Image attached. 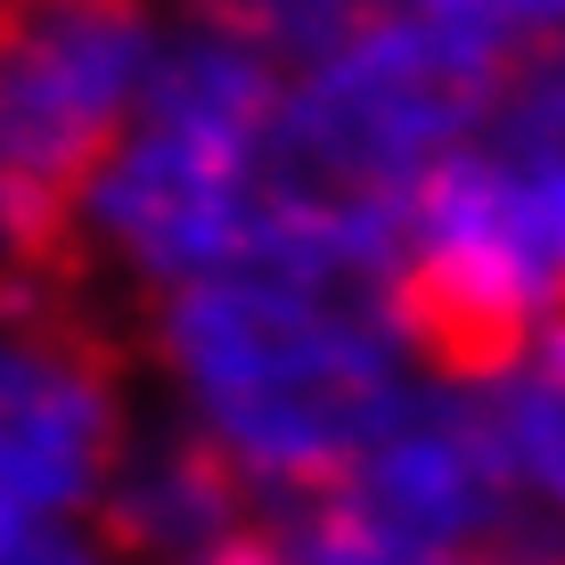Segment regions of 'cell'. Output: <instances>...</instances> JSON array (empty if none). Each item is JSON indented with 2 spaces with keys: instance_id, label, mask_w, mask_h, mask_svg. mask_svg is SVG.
<instances>
[{
  "instance_id": "obj_1",
  "label": "cell",
  "mask_w": 565,
  "mask_h": 565,
  "mask_svg": "<svg viewBox=\"0 0 565 565\" xmlns=\"http://www.w3.org/2000/svg\"><path fill=\"white\" fill-rule=\"evenodd\" d=\"M156 344L205 402L213 443L279 492H320L394 426L402 385L377 328L287 279H189L156 303Z\"/></svg>"
},
{
  "instance_id": "obj_2",
  "label": "cell",
  "mask_w": 565,
  "mask_h": 565,
  "mask_svg": "<svg viewBox=\"0 0 565 565\" xmlns=\"http://www.w3.org/2000/svg\"><path fill=\"white\" fill-rule=\"evenodd\" d=\"M148 74V0H0V296H90V198Z\"/></svg>"
},
{
  "instance_id": "obj_3",
  "label": "cell",
  "mask_w": 565,
  "mask_h": 565,
  "mask_svg": "<svg viewBox=\"0 0 565 565\" xmlns=\"http://www.w3.org/2000/svg\"><path fill=\"white\" fill-rule=\"evenodd\" d=\"M124 337L90 296H0V509H83L115 476Z\"/></svg>"
},
{
  "instance_id": "obj_4",
  "label": "cell",
  "mask_w": 565,
  "mask_h": 565,
  "mask_svg": "<svg viewBox=\"0 0 565 565\" xmlns=\"http://www.w3.org/2000/svg\"><path fill=\"white\" fill-rule=\"evenodd\" d=\"M369 516H385L394 533L426 541V550H483V541L516 533V459L500 443V418L467 394L411 402L402 394L394 426L353 459V476H337Z\"/></svg>"
},
{
  "instance_id": "obj_5",
  "label": "cell",
  "mask_w": 565,
  "mask_h": 565,
  "mask_svg": "<svg viewBox=\"0 0 565 565\" xmlns=\"http://www.w3.org/2000/svg\"><path fill=\"white\" fill-rule=\"evenodd\" d=\"M99 213L115 246L148 270H222V263L263 270V213L246 189V156L140 124V140L115 148L99 181Z\"/></svg>"
},
{
  "instance_id": "obj_6",
  "label": "cell",
  "mask_w": 565,
  "mask_h": 565,
  "mask_svg": "<svg viewBox=\"0 0 565 565\" xmlns=\"http://www.w3.org/2000/svg\"><path fill=\"white\" fill-rule=\"evenodd\" d=\"M246 516H263L255 476L222 451L213 435H172L140 459H115V483H99V533L107 550L140 565H181L205 541L238 533Z\"/></svg>"
},
{
  "instance_id": "obj_7",
  "label": "cell",
  "mask_w": 565,
  "mask_h": 565,
  "mask_svg": "<svg viewBox=\"0 0 565 565\" xmlns=\"http://www.w3.org/2000/svg\"><path fill=\"white\" fill-rule=\"evenodd\" d=\"M279 66L213 42H172L164 57H148L140 74V124L148 131H172V140H198V148H222V156H255V140L279 115Z\"/></svg>"
},
{
  "instance_id": "obj_8",
  "label": "cell",
  "mask_w": 565,
  "mask_h": 565,
  "mask_svg": "<svg viewBox=\"0 0 565 565\" xmlns=\"http://www.w3.org/2000/svg\"><path fill=\"white\" fill-rule=\"evenodd\" d=\"M189 9L213 42L263 57V66H328L385 17H402L394 0H189Z\"/></svg>"
},
{
  "instance_id": "obj_9",
  "label": "cell",
  "mask_w": 565,
  "mask_h": 565,
  "mask_svg": "<svg viewBox=\"0 0 565 565\" xmlns=\"http://www.w3.org/2000/svg\"><path fill=\"white\" fill-rule=\"evenodd\" d=\"M500 443H509L516 476H533L550 500H565V328L550 337V353H533L500 394Z\"/></svg>"
},
{
  "instance_id": "obj_10",
  "label": "cell",
  "mask_w": 565,
  "mask_h": 565,
  "mask_svg": "<svg viewBox=\"0 0 565 565\" xmlns=\"http://www.w3.org/2000/svg\"><path fill=\"white\" fill-rule=\"evenodd\" d=\"M418 17L467 33V42L509 50L516 33H533V25H565V0H418Z\"/></svg>"
},
{
  "instance_id": "obj_11",
  "label": "cell",
  "mask_w": 565,
  "mask_h": 565,
  "mask_svg": "<svg viewBox=\"0 0 565 565\" xmlns=\"http://www.w3.org/2000/svg\"><path fill=\"white\" fill-rule=\"evenodd\" d=\"M181 565H296V550H287L279 509H263V516H246L238 533L205 541V550H198V557H181Z\"/></svg>"
},
{
  "instance_id": "obj_12",
  "label": "cell",
  "mask_w": 565,
  "mask_h": 565,
  "mask_svg": "<svg viewBox=\"0 0 565 565\" xmlns=\"http://www.w3.org/2000/svg\"><path fill=\"white\" fill-rule=\"evenodd\" d=\"M0 565H99L90 550H74V541H57L42 533V524H25V516H9L0 509Z\"/></svg>"
},
{
  "instance_id": "obj_13",
  "label": "cell",
  "mask_w": 565,
  "mask_h": 565,
  "mask_svg": "<svg viewBox=\"0 0 565 565\" xmlns=\"http://www.w3.org/2000/svg\"><path fill=\"white\" fill-rule=\"evenodd\" d=\"M459 565H557L541 541H524V533H500V541H483V550H467Z\"/></svg>"
}]
</instances>
